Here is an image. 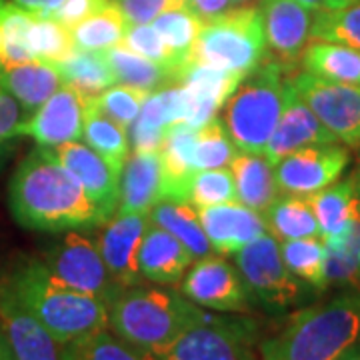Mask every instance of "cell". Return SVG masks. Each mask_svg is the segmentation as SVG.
Returning <instances> with one entry per match:
<instances>
[{"mask_svg":"<svg viewBox=\"0 0 360 360\" xmlns=\"http://www.w3.org/2000/svg\"><path fill=\"white\" fill-rule=\"evenodd\" d=\"M8 206L14 220L28 231L63 232L103 224L84 186L44 146L34 148L14 170Z\"/></svg>","mask_w":360,"mask_h":360,"instance_id":"1","label":"cell"},{"mask_svg":"<svg viewBox=\"0 0 360 360\" xmlns=\"http://www.w3.org/2000/svg\"><path fill=\"white\" fill-rule=\"evenodd\" d=\"M4 283L60 347L108 326V304L103 298L60 283L42 260H25Z\"/></svg>","mask_w":360,"mask_h":360,"instance_id":"2","label":"cell"},{"mask_svg":"<svg viewBox=\"0 0 360 360\" xmlns=\"http://www.w3.org/2000/svg\"><path fill=\"white\" fill-rule=\"evenodd\" d=\"M360 338V295L336 296L296 312L260 342L262 360H338Z\"/></svg>","mask_w":360,"mask_h":360,"instance_id":"3","label":"cell"},{"mask_svg":"<svg viewBox=\"0 0 360 360\" xmlns=\"http://www.w3.org/2000/svg\"><path fill=\"white\" fill-rule=\"evenodd\" d=\"M202 319V309L179 292L162 288L129 286L108 302V326L139 352L167 347Z\"/></svg>","mask_w":360,"mask_h":360,"instance_id":"4","label":"cell"},{"mask_svg":"<svg viewBox=\"0 0 360 360\" xmlns=\"http://www.w3.org/2000/svg\"><path fill=\"white\" fill-rule=\"evenodd\" d=\"M284 70L288 68L278 60L258 65L229 98L224 124L238 153L264 155L283 115L286 98Z\"/></svg>","mask_w":360,"mask_h":360,"instance_id":"5","label":"cell"},{"mask_svg":"<svg viewBox=\"0 0 360 360\" xmlns=\"http://www.w3.org/2000/svg\"><path fill=\"white\" fill-rule=\"evenodd\" d=\"M269 51L262 13L258 8H234L202 20L193 49V63L232 72H252Z\"/></svg>","mask_w":360,"mask_h":360,"instance_id":"6","label":"cell"},{"mask_svg":"<svg viewBox=\"0 0 360 360\" xmlns=\"http://www.w3.org/2000/svg\"><path fill=\"white\" fill-rule=\"evenodd\" d=\"M250 324L206 314L200 322L180 333L170 345L139 352L142 360H245Z\"/></svg>","mask_w":360,"mask_h":360,"instance_id":"7","label":"cell"},{"mask_svg":"<svg viewBox=\"0 0 360 360\" xmlns=\"http://www.w3.org/2000/svg\"><path fill=\"white\" fill-rule=\"evenodd\" d=\"M236 269L246 288L269 309H286L302 296V286L284 264L281 243L264 232L236 252Z\"/></svg>","mask_w":360,"mask_h":360,"instance_id":"8","label":"cell"},{"mask_svg":"<svg viewBox=\"0 0 360 360\" xmlns=\"http://www.w3.org/2000/svg\"><path fill=\"white\" fill-rule=\"evenodd\" d=\"M42 262L60 283L98 296L106 304L122 290L106 269L98 245L82 232H66L65 238L44 255Z\"/></svg>","mask_w":360,"mask_h":360,"instance_id":"9","label":"cell"},{"mask_svg":"<svg viewBox=\"0 0 360 360\" xmlns=\"http://www.w3.org/2000/svg\"><path fill=\"white\" fill-rule=\"evenodd\" d=\"M290 82L336 141L360 146V84L326 80L307 70L290 78Z\"/></svg>","mask_w":360,"mask_h":360,"instance_id":"10","label":"cell"},{"mask_svg":"<svg viewBox=\"0 0 360 360\" xmlns=\"http://www.w3.org/2000/svg\"><path fill=\"white\" fill-rule=\"evenodd\" d=\"M348 150L335 144L300 148L281 158L274 165L278 193L309 198L322 188L335 184L348 167Z\"/></svg>","mask_w":360,"mask_h":360,"instance_id":"11","label":"cell"},{"mask_svg":"<svg viewBox=\"0 0 360 360\" xmlns=\"http://www.w3.org/2000/svg\"><path fill=\"white\" fill-rule=\"evenodd\" d=\"M180 295L214 312H243L248 307V288L238 269L210 255L182 276Z\"/></svg>","mask_w":360,"mask_h":360,"instance_id":"12","label":"cell"},{"mask_svg":"<svg viewBox=\"0 0 360 360\" xmlns=\"http://www.w3.org/2000/svg\"><path fill=\"white\" fill-rule=\"evenodd\" d=\"M89 98L92 96H84L72 86L63 84L46 103L34 110V115L20 122L16 136H30L44 148L80 141Z\"/></svg>","mask_w":360,"mask_h":360,"instance_id":"13","label":"cell"},{"mask_svg":"<svg viewBox=\"0 0 360 360\" xmlns=\"http://www.w3.org/2000/svg\"><path fill=\"white\" fill-rule=\"evenodd\" d=\"M150 214L118 212L104 222V231L98 236V250L108 272L122 288L141 283L139 252L142 238L148 229Z\"/></svg>","mask_w":360,"mask_h":360,"instance_id":"14","label":"cell"},{"mask_svg":"<svg viewBox=\"0 0 360 360\" xmlns=\"http://www.w3.org/2000/svg\"><path fill=\"white\" fill-rule=\"evenodd\" d=\"M338 142L335 134L322 124L316 115L310 110V106L296 92L290 78L286 80V98H284L283 115L278 118V124L270 136L264 156L274 167L281 158L300 148L321 146V144H335Z\"/></svg>","mask_w":360,"mask_h":360,"instance_id":"15","label":"cell"},{"mask_svg":"<svg viewBox=\"0 0 360 360\" xmlns=\"http://www.w3.org/2000/svg\"><path fill=\"white\" fill-rule=\"evenodd\" d=\"M52 156L70 170L78 182L84 186L96 210L101 214V222L112 219L118 210V182L120 176L106 165L103 156H98L90 146L78 141L65 142L54 148H49Z\"/></svg>","mask_w":360,"mask_h":360,"instance_id":"16","label":"cell"},{"mask_svg":"<svg viewBox=\"0 0 360 360\" xmlns=\"http://www.w3.org/2000/svg\"><path fill=\"white\" fill-rule=\"evenodd\" d=\"M0 324L16 360H63L60 345L4 281L0 283Z\"/></svg>","mask_w":360,"mask_h":360,"instance_id":"17","label":"cell"},{"mask_svg":"<svg viewBox=\"0 0 360 360\" xmlns=\"http://www.w3.org/2000/svg\"><path fill=\"white\" fill-rule=\"evenodd\" d=\"M196 212L212 250L220 255H236L240 248L269 232L264 217L238 200L202 206L196 208Z\"/></svg>","mask_w":360,"mask_h":360,"instance_id":"18","label":"cell"},{"mask_svg":"<svg viewBox=\"0 0 360 360\" xmlns=\"http://www.w3.org/2000/svg\"><path fill=\"white\" fill-rule=\"evenodd\" d=\"M260 13L269 49L281 65L290 68L309 44L312 13L296 0H264Z\"/></svg>","mask_w":360,"mask_h":360,"instance_id":"19","label":"cell"},{"mask_svg":"<svg viewBox=\"0 0 360 360\" xmlns=\"http://www.w3.org/2000/svg\"><path fill=\"white\" fill-rule=\"evenodd\" d=\"M194 134L184 122L168 127L162 144L158 148L162 167L160 200L170 202H191V186L196 174L194 167Z\"/></svg>","mask_w":360,"mask_h":360,"instance_id":"20","label":"cell"},{"mask_svg":"<svg viewBox=\"0 0 360 360\" xmlns=\"http://www.w3.org/2000/svg\"><path fill=\"white\" fill-rule=\"evenodd\" d=\"M184 120V90L180 84L153 92L142 104L141 115L127 130L134 153H156L168 127Z\"/></svg>","mask_w":360,"mask_h":360,"instance_id":"21","label":"cell"},{"mask_svg":"<svg viewBox=\"0 0 360 360\" xmlns=\"http://www.w3.org/2000/svg\"><path fill=\"white\" fill-rule=\"evenodd\" d=\"M193 252L160 226H148L139 252V270L142 278L155 284H179L193 262Z\"/></svg>","mask_w":360,"mask_h":360,"instance_id":"22","label":"cell"},{"mask_svg":"<svg viewBox=\"0 0 360 360\" xmlns=\"http://www.w3.org/2000/svg\"><path fill=\"white\" fill-rule=\"evenodd\" d=\"M162 167L156 153H132L127 158L118 182V212L150 214L160 202Z\"/></svg>","mask_w":360,"mask_h":360,"instance_id":"23","label":"cell"},{"mask_svg":"<svg viewBox=\"0 0 360 360\" xmlns=\"http://www.w3.org/2000/svg\"><path fill=\"white\" fill-rule=\"evenodd\" d=\"M309 202L324 243L342 236L360 217V193L354 176L342 182L336 180L321 193L309 196Z\"/></svg>","mask_w":360,"mask_h":360,"instance_id":"24","label":"cell"},{"mask_svg":"<svg viewBox=\"0 0 360 360\" xmlns=\"http://www.w3.org/2000/svg\"><path fill=\"white\" fill-rule=\"evenodd\" d=\"M63 84L58 70L51 63L28 60L22 65L0 66V89L11 92L28 112H34Z\"/></svg>","mask_w":360,"mask_h":360,"instance_id":"25","label":"cell"},{"mask_svg":"<svg viewBox=\"0 0 360 360\" xmlns=\"http://www.w3.org/2000/svg\"><path fill=\"white\" fill-rule=\"evenodd\" d=\"M231 172L236 184L238 202L264 217L269 206L278 196L274 167L270 165L269 158L264 155L236 153L231 162Z\"/></svg>","mask_w":360,"mask_h":360,"instance_id":"26","label":"cell"},{"mask_svg":"<svg viewBox=\"0 0 360 360\" xmlns=\"http://www.w3.org/2000/svg\"><path fill=\"white\" fill-rule=\"evenodd\" d=\"M82 141L86 142L98 156H103L106 165L120 176L122 167L130 156L129 134L122 127L112 122L94 106V96L89 98L82 120Z\"/></svg>","mask_w":360,"mask_h":360,"instance_id":"27","label":"cell"},{"mask_svg":"<svg viewBox=\"0 0 360 360\" xmlns=\"http://www.w3.org/2000/svg\"><path fill=\"white\" fill-rule=\"evenodd\" d=\"M302 65L310 75L342 84H360V52L326 40H314L302 52Z\"/></svg>","mask_w":360,"mask_h":360,"instance_id":"28","label":"cell"},{"mask_svg":"<svg viewBox=\"0 0 360 360\" xmlns=\"http://www.w3.org/2000/svg\"><path fill=\"white\" fill-rule=\"evenodd\" d=\"M63 82L78 90L84 96H98L106 89L115 86L116 77L104 52L75 51L66 58L54 63Z\"/></svg>","mask_w":360,"mask_h":360,"instance_id":"29","label":"cell"},{"mask_svg":"<svg viewBox=\"0 0 360 360\" xmlns=\"http://www.w3.org/2000/svg\"><path fill=\"white\" fill-rule=\"evenodd\" d=\"M130 20L127 14L120 11L115 0H110L104 8L90 14L82 22L70 28L72 40L78 51L106 52L112 46L122 44L127 37Z\"/></svg>","mask_w":360,"mask_h":360,"instance_id":"30","label":"cell"},{"mask_svg":"<svg viewBox=\"0 0 360 360\" xmlns=\"http://www.w3.org/2000/svg\"><path fill=\"white\" fill-rule=\"evenodd\" d=\"M150 220L153 224L176 236L180 243L193 252L194 258H205L210 255L212 246L202 231L198 212L191 202L160 200L150 210Z\"/></svg>","mask_w":360,"mask_h":360,"instance_id":"31","label":"cell"},{"mask_svg":"<svg viewBox=\"0 0 360 360\" xmlns=\"http://www.w3.org/2000/svg\"><path fill=\"white\" fill-rule=\"evenodd\" d=\"M266 229L276 240H292V238H307V236H321L319 222L312 212L309 198L283 194L264 212Z\"/></svg>","mask_w":360,"mask_h":360,"instance_id":"32","label":"cell"},{"mask_svg":"<svg viewBox=\"0 0 360 360\" xmlns=\"http://www.w3.org/2000/svg\"><path fill=\"white\" fill-rule=\"evenodd\" d=\"M104 54L115 72L116 82H120V84L146 90L153 94L156 90L167 89L170 82H176V77L172 70L144 58L141 54L127 49L124 44L112 46Z\"/></svg>","mask_w":360,"mask_h":360,"instance_id":"33","label":"cell"},{"mask_svg":"<svg viewBox=\"0 0 360 360\" xmlns=\"http://www.w3.org/2000/svg\"><path fill=\"white\" fill-rule=\"evenodd\" d=\"M150 25L155 26V30L160 34L162 42L172 54L180 77V72L193 63L194 42L200 32L202 20L184 4V6H176L167 13L158 14Z\"/></svg>","mask_w":360,"mask_h":360,"instance_id":"34","label":"cell"},{"mask_svg":"<svg viewBox=\"0 0 360 360\" xmlns=\"http://www.w3.org/2000/svg\"><path fill=\"white\" fill-rule=\"evenodd\" d=\"M281 255H283L286 269L290 270L300 283L314 286L319 290L328 286L326 274H324L326 246L321 236L283 240Z\"/></svg>","mask_w":360,"mask_h":360,"instance_id":"35","label":"cell"},{"mask_svg":"<svg viewBox=\"0 0 360 360\" xmlns=\"http://www.w3.org/2000/svg\"><path fill=\"white\" fill-rule=\"evenodd\" d=\"M26 46L32 60H42L51 65L77 51L70 28H66L52 16H37V14L26 32Z\"/></svg>","mask_w":360,"mask_h":360,"instance_id":"36","label":"cell"},{"mask_svg":"<svg viewBox=\"0 0 360 360\" xmlns=\"http://www.w3.org/2000/svg\"><path fill=\"white\" fill-rule=\"evenodd\" d=\"M324 274L328 284H348L360 278V217L342 236L326 240Z\"/></svg>","mask_w":360,"mask_h":360,"instance_id":"37","label":"cell"},{"mask_svg":"<svg viewBox=\"0 0 360 360\" xmlns=\"http://www.w3.org/2000/svg\"><path fill=\"white\" fill-rule=\"evenodd\" d=\"M310 39L338 42L360 52V2L314 13Z\"/></svg>","mask_w":360,"mask_h":360,"instance_id":"38","label":"cell"},{"mask_svg":"<svg viewBox=\"0 0 360 360\" xmlns=\"http://www.w3.org/2000/svg\"><path fill=\"white\" fill-rule=\"evenodd\" d=\"M34 14L20 8L14 2H6L0 6V66L22 65L32 60L28 46H26V32L32 22Z\"/></svg>","mask_w":360,"mask_h":360,"instance_id":"39","label":"cell"},{"mask_svg":"<svg viewBox=\"0 0 360 360\" xmlns=\"http://www.w3.org/2000/svg\"><path fill=\"white\" fill-rule=\"evenodd\" d=\"M236 146L226 130L224 120L212 118L194 134V167L196 170L231 167Z\"/></svg>","mask_w":360,"mask_h":360,"instance_id":"40","label":"cell"},{"mask_svg":"<svg viewBox=\"0 0 360 360\" xmlns=\"http://www.w3.org/2000/svg\"><path fill=\"white\" fill-rule=\"evenodd\" d=\"M63 360H142L141 354L110 333L98 330L80 340L63 345Z\"/></svg>","mask_w":360,"mask_h":360,"instance_id":"41","label":"cell"},{"mask_svg":"<svg viewBox=\"0 0 360 360\" xmlns=\"http://www.w3.org/2000/svg\"><path fill=\"white\" fill-rule=\"evenodd\" d=\"M148 96L150 92L146 90L127 86V84H115L101 92L98 96H94V106L118 127L129 130L130 124L136 120V116L141 115L142 104L146 103Z\"/></svg>","mask_w":360,"mask_h":360,"instance_id":"42","label":"cell"},{"mask_svg":"<svg viewBox=\"0 0 360 360\" xmlns=\"http://www.w3.org/2000/svg\"><path fill=\"white\" fill-rule=\"evenodd\" d=\"M236 184L231 170L226 168H208V170H196L191 186V205L194 208L202 206L224 205V202H236Z\"/></svg>","mask_w":360,"mask_h":360,"instance_id":"43","label":"cell"},{"mask_svg":"<svg viewBox=\"0 0 360 360\" xmlns=\"http://www.w3.org/2000/svg\"><path fill=\"white\" fill-rule=\"evenodd\" d=\"M122 44L134 51L136 54H141L144 58L153 60L156 65L165 66L168 70L174 72L176 82H179V70L174 65V58L167 49V44L162 42L160 34L155 30L153 25H132L130 22L129 30H127V37L122 40Z\"/></svg>","mask_w":360,"mask_h":360,"instance_id":"44","label":"cell"},{"mask_svg":"<svg viewBox=\"0 0 360 360\" xmlns=\"http://www.w3.org/2000/svg\"><path fill=\"white\" fill-rule=\"evenodd\" d=\"M132 25H150L158 14L184 6V0H115Z\"/></svg>","mask_w":360,"mask_h":360,"instance_id":"45","label":"cell"},{"mask_svg":"<svg viewBox=\"0 0 360 360\" xmlns=\"http://www.w3.org/2000/svg\"><path fill=\"white\" fill-rule=\"evenodd\" d=\"M108 2L110 0H65L60 4V8L52 14V18L63 22L66 28H72L78 22H82L84 18H89L90 14L104 8Z\"/></svg>","mask_w":360,"mask_h":360,"instance_id":"46","label":"cell"},{"mask_svg":"<svg viewBox=\"0 0 360 360\" xmlns=\"http://www.w3.org/2000/svg\"><path fill=\"white\" fill-rule=\"evenodd\" d=\"M20 122H22V110L18 101L11 92L0 89V144L16 136Z\"/></svg>","mask_w":360,"mask_h":360,"instance_id":"47","label":"cell"},{"mask_svg":"<svg viewBox=\"0 0 360 360\" xmlns=\"http://www.w3.org/2000/svg\"><path fill=\"white\" fill-rule=\"evenodd\" d=\"M184 2L200 20H210L219 14L226 13L231 4V0H184Z\"/></svg>","mask_w":360,"mask_h":360,"instance_id":"48","label":"cell"},{"mask_svg":"<svg viewBox=\"0 0 360 360\" xmlns=\"http://www.w3.org/2000/svg\"><path fill=\"white\" fill-rule=\"evenodd\" d=\"M63 2L65 0H14V4H18L20 8L37 16H52L60 8Z\"/></svg>","mask_w":360,"mask_h":360,"instance_id":"49","label":"cell"},{"mask_svg":"<svg viewBox=\"0 0 360 360\" xmlns=\"http://www.w3.org/2000/svg\"><path fill=\"white\" fill-rule=\"evenodd\" d=\"M0 360H16L13 348H11V345H8V340H6L4 333H0Z\"/></svg>","mask_w":360,"mask_h":360,"instance_id":"50","label":"cell"},{"mask_svg":"<svg viewBox=\"0 0 360 360\" xmlns=\"http://www.w3.org/2000/svg\"><path fill=\"white\" fill-rule=\"evenodd\" d=\"M298 4H302L304 8H309L310 13H319L326 8V0H296Z\"/></svg>","mask_w":360,"mask_h":360,"instance_id":"51","label":"cell"},{"mask_svg":"<svg viewBox=\"0 0 360 360\" xmlns=\"http://www.w3.org/2000/svg\"><path fill=\"white\" fill-rule=\"evenodd\" d=\"M338 360H360V338Z\"/></svg>","mask_w":360,"mask_h":360,"instance_id":"52","label":"cell"},{"mask_svg":"<svg viewBox=\"0 0 360 360\" xmlns=\"http://www.w3.org/2000/svg\"><path fill=\"white\" fill-rule=\"evenodd\" d=\"M354 2H360V0H326V8H342Z\"/></svg>","mask_w":360,"mask_h":360,"instance_id":"53","label":"cell"},{"mask_svg":"<svg viewBox=\"0 0 360 360\" xmlns=\"http://www.w3.org/2000/svg\"><path fill=\"white\" fill-rule=\"evenodd\" d=\"M354 180H356V188H359V193H360V162H359V170H356V174H354Z\"/></svg>","mask_w":360,"mask_h":360,"instance_id":"54","label":"cell"},{"mask_svg":"<svg viewBox=\"0 0 360 360\" xmlns=\"http://www.w3.org/2000/svg\"><path fill=\"white\" fill-rule=\"evenodd\" d=\"M245 360H257V359H255V356H252V354L248 352V354H246V356H245Z\"/></svg>","mask_w":360,"mask_h":360,"instance_id":"55","label":"cell"},{"mask_svg":"<svg viewBox=\"0 0 360 360\" xmlns=\"http://www.w3.org/2000/svg\"><path fill=\"white\" fill-rule=\"evenodd\" d=\"M4 4V0H0V6ZM0 44H2V32H0Z\"/></svg>","mask_w":360,"mask_h":360,"instance_id":"56","label":"cell"},{"mask_svg":"<svg viewBox=\"0 0 360 360\" xmlns=\"http://www.w3.org/2000/svg\"><path fill=\"white\" fill-rule=\"evenodd\" d=\"M231 2H236V4H240V2H246V0H231Z\"/></svg>","mask_w":360,"mask_h":360,"instance_id":"57","label":"cell"}]
</instances>
